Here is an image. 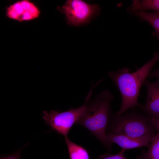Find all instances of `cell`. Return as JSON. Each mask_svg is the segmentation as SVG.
Instances as JSON below:
<instances>
[{"label": "cell", "mask_w": 159, "mask_h": 159, "mask_svg": "<svg viewBox=\"0 0 159 159\" xmlns=\"http://www.w3.org/2000/svg\"><path fill=\"white\" fill-rule=\"evenodd\" d=\"M159 61V51L155 53L152 59L134 72L129 69L123 68L108 73L109 77L119 90L122 101L120 109L116 114H122L129 109L140 107L138 98L142 85L155 64Z\"/></svg>", "instance_id": "1"}, {"label": "cell", "mask_w": 159, "mask_h": 159, "mask_svg": "<svg viewBox=\"0 0 159 159\" xmlns=\"http://www.w3.org/2000/svg\"><path fill=\"white\" fill-rule=\"evenodd\" d=\"M113 96L107 90L98 94L88 102L86 110L77 123L90 132L109 150L106 130L110 118V104Z\"/></svg>", "instance_id": "2"}, {"label": "cell", "mask_w": 159, "mask_h": 159, "mask_svg": "<svg viewBox=\"0 0 159 159\" xmlns=\"http://www.w3.org/2000/svg\"><path fill=\"white\" fill-rule=\"evenodd\" d=\"M107 128L109 133L132 137L156 135L151 118L144 113L136 111L110 116Z\"/></svg>", "instance_id": "3"}, {"label": "cell", "mask_w": 159, "mask_h": 159, "mask_svg": "<svg viewBox=\"0 0 159 159\" xmlns=\"http://www.w3.org/2000/svg\"><path fill=\"white\" fill-rule=\"evenodd\" d=\"M91 90L87 95L85 103L80 107L71 108L63 112L51 110L48 112H43L42 118L46 123L55 130L58 133L64 136L67 135L73 125L77 122L84 113L92 94Z\"/></svg>", "instance_id": "4"}, {"label": "cell", "mask_w": 159, "mask_h": 159, "mask_svg": "<svg viewBox=\"0 0 159 159\" xmlns=\"http://www.w3.org/2000/svg\"><path fill=\"white\" fill-rule=\"evenodd\" d=\"M69 25L78 26L89 22L99 13L100 8L81 0H68L59 8Z\"/></svg>", "instance_id": "5"}, {"label": "cell", "mask_w": 159, "mask_h": 159, "mask_svg": "<svg viewBox=\"0 0 159 159\" xmlns=\"http://www.w3.org/2000/svg\"><path fill=\"white\" fill-rule=\"evenodd\" d=\"M6 13L9 18L20 22L35 19L40 14L36 6L27 0L18 1L11 5L7 8Z\"/></svg>", "instance_id": "6"}, {"label": "cell", "mask_w": 159, "mask_h": 159, "mask_svg": "<svg viewBox=\"0 0 159 159\" xmlns=\"http://www.w3.org/2000/svg\"><path fill=\"white\" fill-rule=\"evenodd\" d=\"M155 135H149L142 137H134L110 133L107 134L106 138L109 144H117L122 149L126 150L144 146L148 147L153 138Z\"/></svg>", "instance_id": "7"}, {"label": "cell", "mask_w": 159, "mask_h": 159, "mask_svg": "<svg viewBox=\"0 0 159 159\" xmlns=\"http://www.w3.org/2000/svg\"><path fill=\"white\" fill-rule=\"evenodd\" d=\"M144 84L147 92L145 104L140 107L143 112L151 119L159 118V86L145 80Z\"/></svg>", "instance_id": "8"}, {"label": "cell", "mask_w": 159, "mask_h": 159, "mask_svg": "<svg viewBox=\"0 0 159 159\" xmlns=\"http://www.w3.org/2000/svg\"><path fill=\"white\" fill-rule=\"evenodd\" d=\"M130 14L149 23L153 27V36L159 40V12H148L135 10L127 9Z\"/></svg>", "instance_id": "9"}, {"label": "cell", "mask_w": 159, "mask_h": 159, "mask_svg": "<svg viewBox=\"0 0 159 159\" xmlns=\"http://www.w3.org/2000/svg\"><path fill=\"white\" fill-rule=\"evenodd\" d=\"M65 140L70 159H90L84 148L72 142L67 136L65 137Z\"/></svg>", "instance_id": "10"}, {"label": "cell", "mask_w": 159, "mask_h": 159, "mask_svg": "<svg viewBox=\"0 0 159 159\" xmlns=\"http://www.w3.org/2000/svg\"><path fill=\"white\" fill-rule=\"evenodd\" d=\"M127 9L142 11L152 10L159 12V0H133Z\"/></svg>", "instance_id": "11"}, {"label": "cell", "mask_w": 159, "mask_h": 159, "mask_svg": "<svg viewBox=\"0 0 159 159\" xmlns=\"http://www.w3.org/2000/svg\"><path fill=\"white\" fill-rule=\"evenodd\" d=\"M146 152L143 151L138 156L141 159H159V133L152 138Z\"/></svg>", "instance_id": "12"}, {"label": "cell", "mask_w": 159, "mask_h": 159, "mask_svg": "<svg viewBox=\"0 0 159 159\" xmlns=\"http://www.w3.org/2000/svg\"><path fill=\"white\" fill-rule=\"evenodd\" d=\"M125 151L122 149L120 152L115 155L106 153L99 156L98 159H127L124 155Z\"/></svg>", "instance_id": "13"}, {"label": "cell", "mask_w": 159, "mask_h": 159, "mask_svg": "<svg viewBox=\"0 0 159 159\" xmlns=\"http://www.w3.org/2000/svg\"><path fill=\"white\" fill-rule=\"evenodd\" d=\"M21 151H19L16 153L7 156H1L0 159H20Z\"/></svg>", "instance_id": "14"}, {"label": "cell", "mask_w": 159, "mask_h": 159, "mask_svg": "<svg viewBox=\"0 0 159 159\" xmlns=\"http://www.w3.org/2000/svg\"><path fill=\"white\" fill-rule=\"evenodd\" d=\"M148 77H155L158 78L157 80L154 83L156 85L159 86V69L154 71L150 72L147 76Z\"/></svg>", "instance_id": "15"}, {"label": "cell", "mask_w": 159, "mask_h": 159, "mask_svg": "<svg viewBox=\"0 0 159 159\" xmlns=\"http://www.w3.org/2000/svg\"><path fill=\"white\" fill-rule=\"evenodd\" d=\"M151 120L155 128L159 133V118L157 119H151Z\"/></svg>", "instance_id": "16"}, {"label": "cell", "mask_w": 159, "mask_h": 159, "mask_svg": "<svg viewBox=\"0 0 159 159\" xmlns=\"http://www.w3.org/2000/svg\"><path fill=\"white\" fill-rule=\"evenodd\" d=\"M137 159H141L139 157H137Z\"/></svg>", "instance_id": "17"}]
</instances>
